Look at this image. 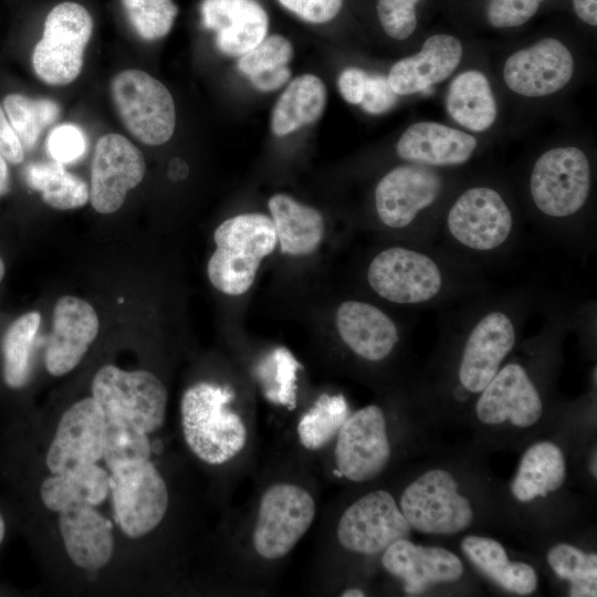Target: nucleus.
Listing matches in <instances>:
<instances>
[{
    "label": "nucleus",
    "instance_id": "nucleus-7",
    "mask_svg": "<svg viewBox=\"0 0 597 597\" xmlns=\"http://www.w3.org/2000/svg\"><path fill=\"white\" fill-rule=\"evenodd\" d=\"M399 507L411 528L425 534H457L473 520L470 501L458 492L453 475L443 469L429 470L410 483Z\"/></svg>",
    "mask_w": 597,
    "mask_h": 597
},
{
    "label": "nucleus",
    "instance_id": "nucleus-4",
    "mask_svg": "<svg viewBox=\"0 0 597 597\" xmlns=\"http://www.w3.org/2000/svg\"><path fill=\"white\" fill-rule=\"evenodd\" d=\"M111 94L123 124L139 142L157 146L171 138L174 98L157 78L140 70H125L112 80Z\"/></svg>",
    "mask_w": 597,
    "mask_h": 597
},
{
    "label": "nucleus",
    "instance_id": "nucleus-21",
    "mask_svg": "<svg viewBox=\"0 0 597 597\" xmlns=\"http://www.w3.org/2000/svg\"><path fill=\"white\" fill-rule=\"evenodd\" d=\"M381 563L389 574L404 582L409 595L420 594L434 584L457 582L463 574L462 562L452 552L417 545L407 538L390 544Z\"/></svg>",
    "mask_w": 597,
    "mask_h": 597
},
{
    "label": "nucleus",
    "instance_id": "nucleus-44",
    "mask_svg": "<svg viewBox=\"0 0 597 597\" xmlns=\"http://www.w3.org/2000/svg\"><path fill=\"white\" fill-rule=\"evenodd\" d=\"M544 0H489L486 18L494 28H515L527 22Z\"/></svg>",
    "mask_w": 597,
    "mask_h": 597
},
{
    "label": "nucleus",
    "instance_id": "nucleus-27",
    "mask_svg": "<svg viewBox=\"0 0 597 597\" xmlns=\"http://www.w3.org/2000/svg\"><path fill=\"white\" fill-rule=\"evenodd\" d=\"M282 253L308 255L315 252L325 232L322 214L285 193L272 196L268 202Z\"/></svg>",
    "mask_w": 597,
    "mask_h": 597
},
{
    "label": "nucleus",
    "instance_id": "nucleus-23",
    "mask_svg": "<svg viewBox=\"0 0 597 597\" xmlns=\"http://www.w3.org/2000/svg\"><path fill=\"white\" fill-rule=\"evenodd\" d=\"M461 57L462 44L457 38L436 34L425 41L417 54L394 64L387 78L397 95L422 92L449 77Z\"/></svg>",
    "mask_w": 597,
    "mask_h": 597
},
{
    "label": "nucleus",
    "instance_id": "nucleus-31",
    "mask_svg": "<svg viewBox=\"0 0 597 597\" xmlns=\"http://www.w3.org/2000/svg\"><path fill=\"white\" fill-rule=\"evenodd\" d=\"M565 478L563 451L553 442L541 441L523 454L511 491L520 502H528L558 490Z\"/></svg>",
    "mask_w": 597,
    "mask_h": 597
},
{
    "label": "nucleus",
    "instance_id": "nucleus-34",
    "mask_svg": "<svg viewBox=\"0 0 597 597\" xmlns=\"http://www.w3.org/2000/svg\"><path fill=\"white\" fill-rule=\"evenodd\" d=\"M41 324L38 311L19 316L2 339L3 379L13 389L24 387L31 375V350Z\"/></svg>",
    "mask_w": 597,
    "mask_h": 597
},
{
    "label": "nucleus",
    "instance_id": "nucleus-49",
    "mask_svg": "<svg viewBox=\"0 0 597 597\" xmlns=\"http://www.w3.org/2000/svg\"><path fill=\"white\" fill-rule=\"evenodd\" d=\"M291 70L287 65L268 70L248 77L260 91L270 92L281 87L289 81Z\"/></svg>",
    "mask_w": 597,
    "mask_h": 597
},
{
    "label": "nucleus",
    "instance_id": "nucleus-26",
    "mask_svg": "<svg viewBox=\"0 0 597 597\" xmlns=\"http://www.w3.org/2000/svg\"><path fill=\"white\" fill-rule=\"evenodd\" d=\"M476 146V139L462 130L434 122H419L405 130L396 149L405 160L450 166L469 160Z\"/></svg>",
    "mask_w": 597,
    "mask_h": 597
},
{
    "label": "nucleus",
    "instance_id": "nucleus-28",
    "mask_svg": "<svg viewBox=\"0 0 597 597\" xmlns=\"http://www.w3.org/2000/svg\"><path fill=\"white\" fill-rule=\"evenodd\" d=\"M461 549L483 575L504 590L527 596L536 589L538 579L534 568L523 562L509 561L498 541L470 535L463 538Z\"/></svg>",
    "mask_w": 597,
    "mask_h": 597
},
{
    "label": "nucleus",
    "instance_id": "nucleus-25",
    "mask_svg": "<svg viewBox=\"0 0 597 597\" xmlns=\"http://www.w3.org/2000/svg\"><path fill=\"white\" fill-rule=\"evenodd\" d=\"M59 526L65 551L78 567L95 570L113 555L114 537L108 521L92 505L59 512Z\"/></svg>",
    "mask_w": 597,
    "mask_h": 597
},
{
    "label": "nucleus",
    "instance_id": "nucleus-35",
    "mask_svg": "<svg viewBox=\"0 0 597 597\" xmlns=\"http://www.w3.org/2000/svg\"><path fill=\"white\" fill-rule=\"evenodd\" d=\"M349 416L343 395L323 394L298 421L300 442L307 450H318L336 438Z\"/></svg>",
    "mask_w": 597,
    "mask_h": 597
},
{
    "label": "nucleus",
    "instance_id": "nucleus-41",
    "mask_svg": "<svg viewBox=\"0 0 597 597\" xmlns=\"http://www.w3.org/2000/svg\"><path fill=\"white\" fill-rule=\"evenodd\" d=\"M293 57V45L280 34L265 36L255 48L240 56L239 71L247 77L287 65Z\"/></svg>",
    "mask_w": 597,
    "mask_h": 597
},
{
    "label": "nucleus",
    "instance_id": "nucleus-53",
    "mask_svg": "<svg viewBox=\"0 0 597 597\" xmlns=\"http://www.w3.org/2000/svg\"><path fill=\"white\" fill-rule=\"evenodd\" d=\"M4 533H6V524H4V520L0 513V544L2 543L3 541V537H4Z\"/></svg>",
    "mask_w": 597,
    "mask_h": 597
},
{
    "label": "nucleus",
    "instance_id": "nucleus-38",
    "mask_svg": "<svg viewBox=\"0 0 597 597\" xmlns=\"http://www.w3.org/2000/svg\"><path fill=\"white\" fill-rule=\"evenodd\" d=\"M547 563L559 578L569 582L570 597L597 596L596 553L562 543L549 549Z\"/></svg>",
    "mask_w": 597,
    "mask_h": 597
},
{
    "label": "nucleus",
    "instance_id": "nucleus-48",
    "mask_svg": "<svg viewBox=\"0 0 597 597\" xmlns=\"http://www.w3.org/2000/svg\"><path fill=\"white\" fill-rule=\"evenodd\" d=\"M0 155L10 164L23 161L24 149L0 106Z\"/></svg>",
    "mask_w": 597,
    "mask_h": 597
},
{
    "label": "nucleus",
    "instance_id": "nucleus-43",
    "mask_svg": "<svg viewBox=\"0 0 597 597\" xmlns=\"http://www.w3.org/2000/svg\"><path fill=\"white\" fill-rule=\"evenodd\" d=\"M45 145L54 161L66 165L75 163L84 156L87 149V138L84 130L77 125L62 124L50 132Z\"/></svg>",
    "mask_w": 597,
    "mask_h": 597
},
{
    "label": "nucleus",
    "instance_id": "nucleus-6",
    "mask_svg": "<svg viewBox=\"0 0 597 597\" xmlns=\"http://www.w3.org/2000/svg\"><path fill=\"white\" fill-rule=\"evenodd\" d=\"M316 506L312 495L292 483H276L262 494L252 544L264 559L287 555L312 525Z\"/></svg>",
    "mask_w": 597,
    "mask_h": 597
},
{
    "label": "nucleus",
    "instance_id": "nucleus-20",
    "mask_svg": "<svg viewBox=\"0 0 597 597\" xmlns=\"http://www.w3.org/2000/svg\"><path fill=\"white\" fill-rule=\"evenodd\" d=\"M515 329L502 312L485 315L470 333L459 366V380L471 392H481L512 350Z\"/></svg>",
    "mask_w": 597,
    "mask_h": 597
},
{
    "label": "nucleus",
    "instance_id": "nucleus-29",
    "mask_svg": "<svg viewBox=\"0 0 597 597\" xmlns=\"http://www.w3.org/2000/svg\"><path fill=\"white\" fill-rule=\"evenodd\" d=\"M111 476L96 463L81 465L69 472L52 474L40 489L43 504L51 511L101 504L109 492Z\"/></svg>",
    "mask_w": 597,
    "mask_h": 597
},
{
    "label": "nucleus",
    "instance_id": "nucleus-2",
    "mask_svg": "<svg viewBox=\"0 0 597 597\" xmlns=\"http://www.w3.org/2000/svg\"><path fill=\"white\" fill-rule=\"evenodd\" d=\"M216 250L207 273L211 284L228 295H242L253 284L262 260L276 244L272 219L263 213H242L224 220L214 230Z\"/></svg>",
    "mask_w": 597,
    "mask_h": 597
},
{
    "label": "nucleus",
    "instance_id": "nucleus-54",
    "mask_svg": "<svg viewBox=\"0 0 597 597\" xmlns=\"http://www.w3.org/2000/svg\"><path fill=\"white\" fill-rule=\"evenodd\" d=\"M4 272H6L4 263H3L2 259L0 258V282L2 281V279L4 276Z\"/></svg>",
    "mask_w": 597,
    "mask_h": 597
},
{
    "label": "nucleus",
    "instance_id": "nucleus-1",
    "mask_svg": "<svg viewBox=\"0 0 597 597\" xmlns=\"http://www.w3.org/2000/svg\"><path fill=\"white\" fill-rule=\"evenodd\" d=\"M233 398L227 386L198 383L189 387L180 402L185 441L201 461L223 464L244 448L248 431L242 419L227 408Z\"/></svg>",
    "mask_w": 597,
    "mask_h": 597
},
{
    "label": "nucleus",
    "instance_id": "nucleus-36",
    "mask_svg": "<svg viewBox=\"0 0 597 597\" xmlns=\"http://www.w3.org/2000/svg\"><path fill=\"white\" fill-rule=\"evenodd\" d=\"M3 107L23 149L27 150L34 148L42 132L60 115V107L54 101L22 94L7 95Z\"/></svg>",
    "mask_w": 597,
    "mask_h": 597
},
{
    "label": "nucleus",
    "instance_id": "nucleus-37",
    "mask_svg": "<svg viewBox=\"0 0 597 597\" xmlns=\"http://www.w3.org/2000/svg\"><path fill=\"white\" fill-rule=\"evenodd\" d=\"M150 453V442L145 431L126 419L105 416L102 458L109 471L149 460Z\"/></svg>",
    "mask_w": 597,
    "mask_h": 597
},
{
    "label": "nucleus",
    "instance_id": "nucleus-42",
    "mask_svg": "<svg viewBox=\"0 0 597 597\" xmlns=\"http://www.w3.org/2000/svg\"><path fill=\"white\" fill-rule=\"evenodd\" d=\"M420 0H378L377 13L384 31L392 39L409 38L417 27L416 7Z\"/></svg>",
    "mask_w": 597,
    "mask_h": 597
},
{
    "label": "nucleus",
    "instance_id": "nucleus-15",
    "mask_svg": "<svg viewBox=\"0 0 597 597\" xmlns=\"http://www.w3.org/2000/svg\"><path fill=\"white\" fill-rule=\"evenodd\" d=\"M512 224L507 205L498 191L488 187L468 189L448 213L450 233L474 250H492L504 243Z\"/></svg>",
    "mask_w": 597,
    "mask_h": 597
},
{
    "label": "nucleus",
    "instance_id": "nucleus-5",
    "mask_svg": "<svg viewBox=\"0 0 597 597\" xmlns=\"http://www.w3.org/2000/svg\"><path fill=\"white\" fill-rule=\"evenodd\" d=\"M92 397L105 416L126 419L147 434L164 425L168 395L150 371H128L105 365L93 378Z\"/></svg>",
    "mask_w": 597,
    "mask_h": 597
},
{
    "label": "nucleus",
    "instance_id": "nucleus-18",
    "mask_svg": "<svg viewBox=\"0 0 597 597\" xmlns=\"http://www.w3.org/2000/svg\"><path fill=\"white\" fill-rule=\"evenodd\" d=\"M442 188L440 176L422 165L399 166L387 172L375 190L376 211L384 224L404 228L431 206Z\"/></svg>",
    "mask_w": 597,
    "mask_h": 597
},
{
    "label": "nucleus",
    "instance_id": "nucleus-32",
    "mask_svg": "<svg viewBox=\"0 0 597 597\" xmlns=\"http://www.w3.org/2000/svg\"><path fill=\"white\" fill-rule=\"evenodd\" d=\"M326 96V87L316 75L295 77L274 105L271 116L273 133L284 136L316 122L324 112Z\"/></svg>",
    "mask_w": 597,
    "mask_h": 597
},
{
    "label": "nucleus",
    "instance_id": "nucleus-10",
    "mask_svg": "<svg viewBox=\"0 0 597 597\" xmlns=\"http://www.w3.org/2000/svg\"><path fill=\"white\" fill-rule=\"evenodd\" d=\"M411 526L394 496L384 490L373 491L349 505L337 525V540L347 551L371 555L407 538Z\"/></svg>",
    "mask_w": 597,
    "mask_h": 597
},
{
    "label": "nucleus",
    "instance_id": "nucleus-45",
    "mask_svg": "<svg viewBox=\"0 0 597 597\" xmlns=\"http://www.w3.org/2000/svg\"><path fill=\"white\" fill-rule=\"evenodd\" d=\"M302 20L321 24L333 20L342 9L343 0H277Z\"/></svg>",
    "mask_w": 597,
    "mask_h": 597
},
{
    "label": "nucleus",
    "instance_id": "nucleus-17",
    "mask_svg": "<svg viewBox=\"0 0 597 597\" xmlns=\"http://www.w3.org/2000/svg\"><path fill=\"white\" fill-rule=\"evenodd\" d=\"M100 320L85 300L64 295L53 308L52 331L44 354V365L52 376H63L74 369L95 341Z\"/></svg>",
    "mask_w": 597,
    "mask_h": 597
},
{
    "label": "nucleus",
    "instance_id": "nucleus-47",
    "mask_svg": "<svg viewBox=\"0 0 597 597\" xmlns=\"http://www.w3.org/2000/svg\"><path fill=\"white\" fill-rule=\"evenodd\" d=\"M368 74L360 69L344 70L337 81L338 90L344 100L350 104H360L367 83Z\"/></svg>",
    "mask_w": 597,
    "mask_h": 597
},
{
    "label": "nucleus",
    "instance_id": "nucleus-9",
    "mask_svg": "<svg viewBox=\"0 0 597 597\" xmlns=\"http://www.w3.org/2000/svg\"><path fill=\"white\" fill-rule=\"evenodd\" d=\"M115 519L129 537H142L163 521L168 507L166 482L150 460L111 471Z\"/></svg>",
    "mask_w": 597,
    "mask_h": 597
},
{
    "label": "nucleus",
    "instance_id": "nucleus-24",
    "mask_svg": "<svg viewBox=\"0 0 597 597\" xmlns=\"http://www.w3.org/2000/svg\"><path fill=\"white\" fill-rule=\"evenodd\" d=\"M335 322L343 342L367 360L386 358L399 339L392 320L375 305L365 302H344L336 312Z\"/></svg>",
    "mask_w": 597,
    "mask_h": 597
},
{
    "label": "nucleus",
    "instance_id": "nucleus-33",
    "mask_svg": "<svg viewBox=\"0 0 597 597\" xmlns=\"http://www.w3.org/2000/svg\"><path fill=\"white\" fill-rule=\"evenodd\" d=\"M28 185L41 192L43 200L54 209L80 208L90 200L87 184L66 171L59 163H33L25 168Z\"/></svg>",
    "mask_w": 597,
    "mask_h": 597
},
{
    "label": "nucleus",
    "instance_id": "nucleus-13",
    "mask_svg": "<svg viewBox=\"0 0 597 597\" xmlns=\"http://www.w3.org/2000/svg\"><path fill=\"white\" fill-rule=\"evenodd\" d=\"M146 164L143 153L119 134L103 135L96 143L91 169L90 201L103 214L121 209L126 195L140 184Z\"/></svg>",
    "mask_w": 597,
    "mask_h": 597
},
{
    "label": "nucleus",
    "instance_id": "nucleus-40",
    "mask_svg": "<svg viewBox=\"0 0 597 597\" xmlns=\"http://www.w3.org/2000/svg\"><path fill=\"white\" fill-rule=\"evenodd\" d=\"M261 369L268 387L266 397L273 402L289 408L295 405V380L300 364L285 348H276L264 362Z\"/></svg>",
    "mask_w": 597,
    "mask_h": 597
},
{
    "label": "nucleus",
    "instance_id": "nucleus-30",
    "mask_svg": "<svg viewBox=\"0 0 597 597\" xmlns=\"http://www.w3.org/2000/svg\"><path fill=\"white\" fill-rule=\"evenodd\" d=\"M446 106L449 115L462 127L484 132L495 122L498 108L490 83L479 71H465L451 82Z\"/></svg>",
    "mask_w": 597,
    "mask_h": 597
},
{
    "label": "nucleus",
    "instance_id": "nucleus-39",
    "mask_svg": "<svg viewBox=\"0 0 597 597\" xmlns=\"http://www.w3.org/2000/svg\"><path fill=\"white\" fill-rule=\"evenodd\" d=\"M122 3L137 34L147 41L168 34L178 14L171 0H122Z\"/></svg>",
    "mask_w": 597,
    "mask_h": 597
},
{
    "label": "nucleus",
    "instance_id": "nucleus-8",
    "mask_svg": "<svg viewBox=\"0 0 597 597\" xmlns=\"http://www.w3.org/2000/svg\"><path fill=\"white\" fill-rule=\"evenodd\" d=\"M590 181V166L584 151L575 146L556 147L536 160L530 190L540 211L562 218L585 205Z\"/></svg>",
    "mask_w": 597,
    "mask_h": 597
},
{
    "label": "nucleus",
    "instance_id": "nucleus-19",
    "mask_svg": "<svg viewBox=\"0 0 597 597\" xmlns=\"http://www.w3.org/2000/svg\"><path fill=\"white\" fill-rule=\"evenodd\" d=\"M481 392L475 412L485 425H500L509 420L515 427L527 428L542 416L540 394L519 364L511 363L499 369Z\"/></svg>",
    "mask_w": 597,
    "mask_h": 597
},
{
    "label": "nucleus",
    "instance_id": "nucleus-22",
    "mask_svg": "<svg viewBox=\"0 0 597 597\" xmlns=\"http://www.w3.org/2000/svg\"><path fill=\"white\" fill-rule=\"evenodd\" d=\"M200 10L202 24L227 55L241 56L266 36L269 17L255 0H203Z\"/></svg>",
    "mask_w": 597,
    "mask_h": 597
},
{
    "label": "nucleus",
    "instance_id": "nucleus-52",
    "mask_svg": "<svg viewBox=\"0 0 597 597\" xmlns=\"http://www.w3.org/2000/svg\"><path fill=\"white\" fill-rule=\"evenodd\" d=\"M341 596L343 597H363L365 593L359 588H349L342 591Z\"/></svg>",
    "mask_w": 597,
    "mask_h": 597
},
{
    "label": "nucleus",
    "instance_id": "nucleus-3",
    "mask_svg": "<svg viewBox=\"0 0 597 597\" xmlns=\"http://www.w3.org/2000/svg\"><path fill=\"white\" fill-rule=\"evenodd\" d=\"M93 20L80 3L56 4L46 15L43 35L32 54L36 76L49 85H66L81 73Z\"/></svg>",
    "mask_w": 597,
    "mask_h": 597
},
{
    "label": "nucleus",
    "instance_id": "nucleus-16",
    "mask_svg": "<svg viewBox=\"0 0 597 597\" xmlns=\"http://www.w3.org/2000/svg\"><path fill=\"white\" fill-rule=\"evenodd\" d=\"M574 73V59L559 41L546 38L513 53L505 62L503 77L507 87L527 97L546 96L561 91Z\"/></svg>",
    "mask_w": 597,
    "mask_h": 597
},
{
    "label": "nucleus",
    "instance_id": "nucleus-46",
    "mask_svg": "<svg viewBox=\"0 0 597 597\" xmlns=\"http://www.w3.org/2000/svg\"><path fill=\"white\" fill-rule=\"evenodd\" d=\"M397 102V94L388 78L383 75H368L364 97L360 102L365 112L378 115L389 111Z\"/></svg>",
    "mask_w": 597,
    "mask_h": 597
},
{
    "label": "nucleus",
    "instance_id": "nucleus-51",
    "mask_svg": "<svg viewBox=\"0 0 597 597\" xmlns=\"http://www.w3.org/2000/svg\"><path fill=\"white\" fill-rule=\"evenodd\" d=\"M10 176L7 160L0 155V198L9 191Z\"/></svg>",
    "mask_w": 597,
    "mask_h": 597
},
{
    "label": "nucleus",
    "instance_id": "nucleus-11",
    "mask_svg": "<svg viewBox=\"0 0 597 597\" xmlns=\"http://www.w3.org/2000/svg\"><path fill=\"white\" fill-rule=\"evenodd\" d=\"M335 463L339 475L366 482L380 474L390 459L383 410L366 406L349 415L336 436Z\"/></svg>",
    "mask_w": 597,
    "mask_h": 597
},
{
    "label": "nucleus",
    "instance_id": "nucleus-12",
    "mask_svg": "<svg viewBox=\"0 0 597 597\" xmlns=\"http://www.w3.org/2000/svg\"><path fill=\"white\" fill-rule=\"evenodd\" d=\"M367 279L378 295L399 304L429 301L442 285L441 272L429 256L401 247L379 252L369 264Z\"/></svg>",
    "mask_w": 597,
    "mask_h": 597
},
{
    "label": "nucleus",
    "instance_id": "nucleus-14",
    "mask_svg": "<svg viewBox=\"0 0 597 597\" xmlns=\"http://www.w3.org/2000/svg\"><path fill=\"white\" fill-rule=\"evenodd\" d=\"M105 413L93 397L71 406L62 416L46 453L52 474L96 463L103 457Z\"/></svg>",
    "mask_w": 597,
    "mask_h": 597
},
{
    "label": "nucleus",
    "instance_id": "nucleus-50",
    "mask_svg": "<svg viewBox=\"0 0 597 597\" xmlns=\"http://www.w3.org/2000/svg\"><path fill=\"white\" fill-rule=\"evenodd\" d=\"M573 8L576 15L585 23L596 27L597 24V0H573Z\"/></svg>",
    "mask_w": 597,
    "mask_h": 597
}]
</instances>
